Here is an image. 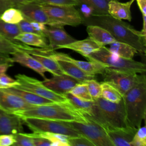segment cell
Wrapping results in <instances>:
<instances>
[{
	"mask_svg": "<svg viewBox=\"0 0 146 146\" xmlns=\"http://www.w3.org/2000/svg\"><path fill=\"white\" fill-rule=\"evenodd\" d=\"M100 47L96 42L92 40L90 38L88 37L83 40H75L70 43L58 47L59 48H68L72 51H76L86 57L92 52L98 50Z\"/></svg>",
	"mask_w": 146,
	"mask_h": 146,
	"instance_id": "obj_22",
	"label": "cell"
},
{
	"mask_svg": "<svg viewBox=\"0 0 146 146\" xmlns=\"http://www.w3.org/2000/svg\"><path fill=\"white\" fill-rule=\"evenodd\" d=\"M2 90L18 96L29 104L33 106L43 105L54 102L34 94L32 92L20 90L15 87H11Z\"/></svg>",
	"mask_w": 146,
	"mask_h": 146,
	"instance_id": "obj_23",
	"label": "cell"
},
{
	"mask_svg": "<svg viewBox=\"0 0 146 146\" xmlns=\"http://www.w3.org/2000/svg\"><path fill=\"white\" fill-rule=\"evenodd\" d=\"M82 24L100 26L109 31L116 41L127 43L138 52L145 54V36L142 34L141 31L135 30L131 25L121 19L115 18L109 14L92 15L83 18Z\"/></svg>",
	"mask_w": 146,
	"mask_h": 146,
	"instance_id": "obj_1",
	"label": "cell"
},
{
	"mask_svg": "<svg viewBox=\"0 0 146 146\" xmlns=\"http://www.w3.org/2000/svg\"><path fill=\"white\" fill-rule=\"evenodd\" d=\"M55 59H56L63 74L74 78L79 82H83L85 80L95 79V75H90L85 72L70 61L59 58Z\"/></svg>",
	"mask_w": 146,
	"mask_h": 146,
	"instance_id": "obj_20",
	"label": "cell"
},
{
	"mask_svg": "<svg viewBox=\"0 0 146 146\" xmlns=\"http://www.w3.org/2000/svg\"><path fill=\"white\" fill-rule=\"evenodd\" d=\"M19 83L15 79L11 78L10 76L3 73L0 75V88L5 89L14 87L19 85Z\"/></svg>",
	"mask_w": 146,
	"mask_h": 146,
	"instance_id": "obj_38",
	"label": "cell"
},
{
	"mask_svg": "<svg viewBox=\"0 0 146 146\" xmlns=\"http://www.w3.org/2000/svg\"><path fill=\"white\" fill-rule=\"evenodd\" d=\"M22 120L33 132H51L72 137L81 135L67 121L36 117H25Z\"/></svg>",
	"mask_w": 146,
	"mask_h": 146,
	"instance_id": "obj_8",
	"label": "cell"
},
{
	"mask_svg": "<svg viewBox=\"0 0 146 146\" xmlns=\"http://www.w3.org/2000/svg\"><path fill=\"white\" fill-rule=\"evenodd\" d=\"M127 120L129 126L139 128L142 120L145 119L146 78L130 88L123 96Z\"/></svg>",
	"mask_w": 146,
	"mask_h": 146,
	"instance_id": "obj_3",
	"label": "cell"
},
{
	"mask_svg": "<svg viewBox=\"0 0 146 146\" xmlns=\"http://www.w3.org/2000/svg\"><path fill=\"white\" fill-rule=\"evenodd\" d=\"M85 58L91 61L101 63L111 69L141 74H145L146 71L145 64L132 59H128L120 57L110 52L105 46L100 47Z\"/></svg>",
	"mask_w": 146,
	"mask_h": 146,
	"instance_id": "obj_4",
	"label": "cell"
},
{
	"mask_svg": "<svg viewBox=\"0 0 146 146\" xmlns=\"http://www.w3.org/2000/svg\"><path fill=\"white\" fill-rule=\"evenodd\" d=\"M79 82V80L64 74L52 75L51 78H47L42 81L47 88L61 95L69 92Z\"/></svg>",
	"mask_w": 146,
	"mask_h": 146,
	"instance_id": "obj_11",
	"label": "cell"
},
{
	"mask_svg": "<svg viewBox=\"0 0 146 146\" xmlns=\"http://www.w3.org/2000/svg\"><path fill=\"white\" fill-rule=\"evenodd\" d=\"M50 54L55 58L63 59L72 62L82 70L92 75L95 76L96 74H102L104 71L105 68L107 67L103 64L98 62L91 60L87 62L76 60L69 56L68 54L62 52H56L54 51H52L50 52Z\"/></svg>",
	"mask_w": 146,
	"mask_h": 146,
	"instance_id": "obj_16",
	"label": "cell"
},
{
	"mask_svg": "<svg viewBox=\"0 0 146 146\" xmlns=\"http://www.w3.org/2000/svg\"><path fill=\"white\" fill-rule=\"evenodd\" d=\"M42 136L46 138L51 142V146H69L68 136L51 132H39Z\"/></svg>",
	"mask_w": 146,
	"mask_h": 146,
	"instance_id": "obj_32",
	"label": "cell"
},
{
	"mask_svg": "<svg viewBox=\"0 0 146 146\" xmlns=\"http://www.w3.org/2000/svg\"><path fill=\"white\" fill-rule=\"evenodd\" d=\"M94 100L99 107L108 128L129 126L123 99L119 103L111 102L101 97Z\"/></svg>",
	"mask_w": 146,
	"mask_h": 146,
	"instance_id": "obj_7",
	"label": "cell"
},
{
	"mask_svg": "<svg viewBox=\"0 0 146 146\" xmlns=\"http://www.w3.org/2000/svg\"><path fill=\"white\" fill-rule=\"evenodd\" d=\"M75 96L84 100H94L91 96L86 84L83 82H80L76 84L69 92Z\"/></svg>",
	"mask_w": 146,
	"mask_h": 146,
	"instance_id": "obj_33",
	"label": "cell"
},
{
	"mask_svg": "<svg viewBox=\"0 0 146 146\" xmlns=\"http://www.w3.org/2000/svg\"><path fill=\"white\" fill-rule=\"evenodd\" d=\"M14 135L15 139L14 146H34L32 139L29 133L20 132Z\"/></svg>",
	"mask_w": 146,
	"mask_h": 146,
	"instance_id": "obj_36",
	"label": "cell"
},
{
	"mask_svg": "<svg viewBox=\"0 0 146 146\" xmlns=\"http://www.w3.org/2000/svg\"><path fill=\"white\" fill-rule=\"evenodd\" d=\"M29 135L32 139L34 146H51V142L38 133L33 132Z\"/></svg>",
	"mask_w": 146,
	"mask_h": 146,
	"instance_id": "obj_40",
	"label": "cell"
},
{
	"mask_svg": "<svg viewBox=\"0 0 146 146\" xmlns=\"http://www.w3.org/2000/svg\"><path fill=\"white\" fill-rule=\"evenodd\" d=\"M12 7L7 0H0V16L7 9Z\"/></svg>",
	"mask_w": 146,
	"mask_h": 146,
	"instance_id": "obj_43",
	"label": "cell"
},
{
	"mask_svg": "<svg viewBox=\"0 0 146 146\" xmlns=\"http://www.w3.org/2000/svg\"><path fill=\"white\" fill-rule=\"evenodd\" d=\"M134 1L130 0L123 3L116 0H110L108 3V14L118 19L131 21L132 19L131 6Z\"/></svg>",
	"mask_w": 146,
	"mask_h": 146,
	"instance_id": "obj_19",
	"label": "cell"
},
{
	"mask_svg": "<svg viewBox=\"0 0 146 146\" xmlns=\"http://www.w3.org/2000/svg\"><path fill=\"white\" fill-rule=\"evenodd\" d=\"M6 62L13 63L11 60V58L9 56V54L0 52V64Z\"/></svg>",
	"mask_w": 146,
	"mask_h": 146,
	"instance_id": "obj_46",
	"label": "cell"
},
{
	"mask_svg": "<svg viewBox=\"0 0 146 146\" xmlns=\"http://www.w3.org/2000/svg\"><path fill=\"white\" fill-rule=\"evenodd\" d=\"M131 146H146L145 126L137 128L131 142Z\"/></svg>",
	"mask_w": 146,
	"mask_h": 146,
	"instance_id": "obj_35",
	"label": "cell"
},
{
	"mask_svg": "<svg viewBox=\"0 0 146 146\" xmlns=\"http://www.w3.org/2000/svg\"><path fill=\"white\" fill-rule=\"evenodd\" d=\"M83 114L87 119L86 121H67V123L80 135L91 141L95 146H113L106 130L88 115Z\"/></svg>",
	"mask_w": 146,
	"mask_h": 146,
	"instance_id": "obj_6",
	"label": "cell"
},
{
	"mask_svg": "<svg viewBox=\"0 0 146 146\" xmlns=\"http://www.w3.org/2000/svg\"><path fill=\"white\" fill-rule=\"evenodd\" d=\"M45 36L49 40V48L55 50L59 47L76 40L68 35L64 30L63 26H48L44 31Z\"/></svg>",
	"mask_w": 146,
	"mask_h": 146,
	"instance_id": "obj_12",
	"label": "cell"
},
{
	"mask_svg": "<svg viewBox=\"0 0 146 146\" xmlns=\"http://www.w3.org/2000/svg\"><path fill=\"white\" fill-rule=\"evenodd\" d=\"M15 142L14 134H3L0 135V146L13 145Z\"/></svg>",
	"mask_w": 146,
	"mask_h": 146,
	"instance_id": "obj_42",
	"label": "cell"
},
{
	"mask_svg": "<svg viewBox=\"0 0 146 146\" xmlns=\"http://www.w3.org/2000/svg\"><path fill=\"white\" fill-rule=\"evenodd\" d=\"M143 16H146V0H136Z\"/></svg>",
	"mask_w": 146,
	"mask_h": 146,
	"instance_id": "obj_44",
	"label": "cell"
},
{
	"mask_svg": "<svg viewBox=\"0 0 146 146\" xmlns=\"http://www.w3.org/2000/svg\"><path fill=\"white\" fill-rule=\"evenodd\" d=\"M80 4H85L93 10V15L108 14V3L110 0H77Z\"/></svg>",
	"mask_w": 146,
	"mask_h": 146,
	"instance_id": "obj_30",
	"label": "cell"
},
{
	"mask_svg": "<svg viewBox=\"0 0 146 146\" xmlns=\"http://www.w3.org/2000/svg\"><path fill=\"white\" fill-rule=\"evenodd\" d=\"M30 48V46L19 41L13 42L0 35V52L11 55L18 51L27 52Z\"/></svg>",
	"mask_w": 146,
	"mask_h": 146,
	"instance_id": "obj_26",
	"label": "cell"
},
{
	"mask_svg": "<svg viewBox=\"0 0 146 146\" xmlns=\"http://www.w3.org/2000/svg\"><path fill=\"white\" fill-rule=\"evenodd\" d=\"M11 4L12 7H17L20 5L24 4L34 0H7Z\"/></svg>",
	"mask_w": 146,
	"mask_h": 146,
	"instance_id": "obj_45",
	"label": "cell"
},
{
	"mask_svg": "<svg viewBox=\"0 0 146 146\" xmlns=\"http://www.w3.org/2000/svg\"><path fill=\"white\" fill-rule=\"evenodd\" d=\"M33 106L18 96L0 88V108L5 111L14 113Z\"/></svg>",
	"mask_w": 146,
	"mask_h": 146,
	"instance_id": "obj_13",
	"label": "cell"
},
{
	"mask_svg": "<svg viewBox=\"0 0 146 146\" xmlns=\"http://www.w3.org/2000/svg\"><path fill=\"white\" fill-rule=\"evenodd\" d=\"M21 33H30L39 34L34 29L30 23V21L24 18L19 23H18ZM40 35V34H39Z\"/></svg>",
	"mask_w": 146,
	"mask_h": 146,
	"instance_id": "obj_41",
	"label": "cell"
},
{
	"mask_svg": "<svg viewBox=\"0 0 146 146\" xmlns=\"http://www.w3.org/2000/svg\"><path fill=\"white\" fill-rule=\"evenodd\" d=\"M101 85L100 97L111 102L119 103L122 99L120 92L111 84L106 82H103Z\"/></svg>",
	"mask_w": 146,
	"mask_h": 146,
	"instance_id": "obj_29",
	"label": "cell"
},
{
	"mask_svg": "<svg viewBox=\"0 0 146 146\" xmlns=\"http://www.w3.org/2000/svg\"><path fill=\"white\" fill-rule=\"evenodd\" d=\"M64 95L68 100L73 104L76 108L79 110L83 113H86L90 115L92 111L95 104V101H87L80 99L70 92H67Z\"/></svg>",
	"mask_w": 146,
	"mask_h": 146,
	"instance_id": "obj_27",
	"label": "cell"
},
{
	"mask_svg": "<svg viewBox=\"0 0 146 146\" xmlns=\"http://www.w3.org/2000/svg\"><path fill=\"white\" fill-rule=\"evenodd\" d=\"M137 128L131 126L117 128H108L107 135L113 146H131V142Z\"/></svg>",
	"mask_w": 146,
	"mask_h": 146,
	"instance_id": "obj_17",
	"label": "cell"
},
{
	"mask_svg": "<svg viewBox=\"0 0 146 146\" xmlns=\"http://www.w3.org/2000/svg\"><path fill=\"white\" fill-rule=\"evenodd\" d=\"M39 3H46L54 5L79 6L80 3L77 0H34Z\"/></svg>",
	"mask_w": 146,
	"mask_h": 146,
	"instance_id": "obj_39",
	"label": "cell"
},
{
	"mask_svg": "<svg viewBox=\"0 0 146 146\" xmlns=\"http://www.w3.org/2000/svg\"><path fill=\"white\" fill-rule=\"evenodd\" d=\"M110 46L108 49L110 52L125 59H132L138 53L134 47L125 43L115 41L110 44Z\"/></svg>",
	"mask_w": 146,
	"mask_h": 146,
	"instance_id": "obj_25",
	"label": "cell"
},
{
	"mask_svg": "<svg viewBox=\"0 0 146 146\" xmlns=\"http://www.w3.org/2000/svg\"><path fill=\"white\" fill-rule=\"evenodd\" d=\"M23 121L17 115L0 108V135L23 132Z\"/></svg>",
	"mask_w": 146,
	"mask_h": 146,
	"instance_id": "obj_15",
	"label": "cell"
},
{
	"mask_svg": "<svg viewBox=\"0 0 146 146\" xmlns=\"http://www.w3.org/2000/svg\"><path fill=\"white\" fill-rule=\"evenodd\" d=\"M15 39L29 46H34L42 48H50L46 37L39 34L21 33L15 38Z\"/></svg>",
	"mask_w": 146,
	"mask_h": 146,
	"instance_id": "obj_24",
	"label": "cell"
},
{
	"mask_svg": "<svg viewBox=\"0 0 146 146\" xmlns=\"http://www.w3.org/2000/svg\"><path fill=\"white\" fill-rule=\"evenodd\" d=\"M14 63H10V62H6L4 63L0 64V75L5 73L6 71L11 66H13Z\"/></svg>",
	"mask_w": 146,
	"mask_h": 146,
	"instance_id": "obj_47",
	"label": "cell"
},
{
	"mask_svg": "<svg viewBox=\"0 0 146 146\" xmlns=\"http://www.w3.org/2000/svg\"><path fill=\"white\" fill-rule=\"evenodd\" d=\"M83 82L86 84L88 92L94 100L100 97L102 90L100 83L95 79L85 80Z\"/></svg>",
	"mask_w": 146,
	"mask_h": 146,
	"instance_id": "obj_34",
	"label": "cell"
},
{
	"mask_svg": "<svg viewBox=\"0 0 146 146\" xmlns=\"http://www.w3.org/2000/svg\"><path fill=\"white\" fill-rule=\"evenodd\" d=\"M21 33L18 24L9 23L0 18V35L13 42H18L15 38Z\"/></svg>",
	"mask_w": 146,
	"mask_h": 146,
	"instance_id": "obj_28",
	"label": "cell"
},
{
	"mask_svg": "<svg viewBox=\"0 0 146 146\" xmlns=\"http://www.w3.org/2000/svg\"><path fill=\"white\" fill-rule=\"evenodd\" d=\"M104 82L114 87L123 96L130 88L145 76V74L119 71L106 67L101 74Z\"/></svg>",
	"mask_w": 146,
	"mask_h": 146,
	"instance_id": "obj_9",
	"label": "cell"
},
{
	"mask_svg": "<svg viewBox=\"0 0 146 146\" xmlns=\"http://www.w3.org/2000/svg\"><path fill=\"white\" fill-rule=\"evenodd\" d=\"M0 18L9 23L18 24L24 19V17L18 9L16 7H10L1 14Z\"/></svg>",
	"mask_w": 146,
	"mask_h": 146,
	"instance_id": "obj_31",
	"label": "cell"
},
{
	"mask_svg": "<svg viewBox=\"0 0 146 146\" xmlns=\"http://www.w3.org/2000/svg\"><path fill=\"white\" fill-rule=\"evenodd\" d=\"M40 4L50 20L51 26L69 25L75 27L82 24V16L74 6Z\"/></svg>",
	"mask_w": 146,
	"mask_h": 146,
	"instance_id": "obj_5",
	"label": "cell"
},
{
	"mask_svg": "<svg viewBox=\"0 0 146 146\" xmlns=\"http://www.w3.org/2000/svg\"><path fill=\"white\" fill-rule=\"evenodd\" d=\"M22 13L25 18L29 20L43 23L48 26L52 23L46 13L43 10L41 5L34 1L22 4L17 6Z\"/></svg>",
	"mask_w": 146,
	"mask_h": 146,
	"instance_id": "obj_14",
	"label": "cell"
},
{
	"mask_svg": "<svg viewBox=\"0 0 146 146\" xmlns=\"http://www.w3.org/2000/svg\"><path fill=\"white\" fill-rule=\"evenodd\" d=\"M67 140L69 146H95L91 141L82 135L68 136Z\"/></svg>",
	"mask_w": 146,
	"mask_h": 146,
	"instance_id": "obj_37",
	"label": "cell"
},
{
	"mask_svg": "<svg viewBox=\"0 0 146 146\" xmlns=\"http://www.w3.org/2000/svg\"><path fill=\"white\" fill-rule=\"evenodd\" d=\"M11 55H12V56L10 58L13 63H18L35 71L42 76L44 79H47L44 72H48V70L30 54L24 51H18Z\"/></svg>",
	"mask_w": 146,
	"mask_h": 146,
	"instance_id": "obj_18",
	"label": "cell"
},
{
	"mask_svg": "<svg viewBox=\"0 0 146 146\" xmlns=\"http://www.w3.org/2000/svg\"><path fill=\"white\" fill-rule=\"evenodd\" d=\"M14 114L21 119L36 117L57 121L82 122H84L87 120L84 114L69 101L34 106L28 110L15 112Z\"/></svg>",
	"mask_w": 146,
	"mask_h": 146,
	"instance_id": "obj_2",
	"label": "cell"
},
{
	"mask_svg": "<svg viewBox=\"0 0 146 146\" xmlns=\"http://www.w3.org/2000/svg\"><path fill=\"white\" fill-rule=\"evenodd\" d=\"M116 1H119V0H116Z\"/></svg>",
	"mask_w": 146,
	"mask_h": 146,
	"instance_id": "obj_48",
	"label": "cell"
},
{
	"mask_svg": "<svg viewBox=\"0 0 146 146\" xmlns=\"http://www.w3.org/2000/svg\"><path fill=\"white\" fill-rule=\"evenodd\" d=\"M15 77L19 84L14 87L15 88L32 92L54 102L64 103L68 101L64 95L57 94L47 88L42 83V81L24 74H19Z\"/></svg>",
	"mask_w": 146,
	"mask_h": 146,
	"instance_id": "obj_10",
	"label": "cell"
},
{
	"mask_svg": "<svg viewBox=\"0 0 146 146\" xmlns=\"http://www.w3.org/2000/svg\"><path fill=\"white\" fill-rule=\"evenodd\" d=\"M86 30L88 37L100 47L105 46L116 41L109 31L100 26L87 25Z\"/></svg>",
	"mask_w": 146,
	"mask_h": 146,
	"instance_id": "obj_21",
	"label": "cell"
}]
</instances>
